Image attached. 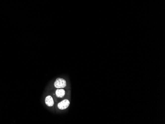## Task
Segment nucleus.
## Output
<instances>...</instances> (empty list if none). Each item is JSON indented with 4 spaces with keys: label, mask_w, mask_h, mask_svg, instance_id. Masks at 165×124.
<instances>
[{
    "label": "nucleus",
    "mask_w": 165,
    "mask_h": 124,
    "mask_svg": "<svg viewBox=\"0 0 165 124\" xmlns=\"http://www.w3.org/2000/svg\"><path fill=\"white\" fill-rule=\"evenodd\" d=\"M45 102H46V105L49 107H52L54 104V101L53 99L50 96H47L46 97V98L45 99Z\"/></svg>",
    "instance_id": "3"
},
{
    "label": "nucleus",
    "mask_w": 165,
    "mask_h": 124,
    "mask_svg": "<svg viewBox=\"0 0 165 124\" xmlns=\"http://www.w3.org/2000/svg\"><path fill=\"white\" fill-rule=\"evenodd\" d=\"M54 86L56 88L62 89L66 87V81L62 78H58L56 80L54 83Z\"/></svg>",
    "instance_id": "1"
},
{
    "label": "nucleus",
    "mask_w": 165,
    "mask_h": 124,
    "mask_svg": "<svg viewBox=\"0 0 165 124\" xmlns=\"http://www.w3.org/2000/svg\"><path fill=\"white\" fill-rule=\"evenodd\" d=\"M55 94H56V96L58 98H62L64 96L65 92V91L61 88V89H57L56 91Z\"/></svg>",
    "instance_id": "4"
},
{
    "label": "nucleus",
    "mask_w": 165,
    "mask_h": 124,
    "mask_svg": "<svg viewBox=\"0 0 165 124\" xmlns=\"http://www.w3.org/2000/svg\"><path fill=\"white\" fill-rule=\"evenodd\" d=\"M70 102L68 99H64L58 104V108L61 110H64L68 107Z\"/></svg>",
    "instance_id": "2"
}]
</instances>
